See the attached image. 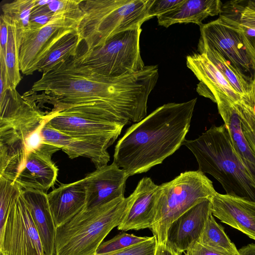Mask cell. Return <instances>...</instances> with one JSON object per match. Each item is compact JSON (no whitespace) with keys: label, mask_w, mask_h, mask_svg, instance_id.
<instances>
[{"label":"cell","mask_w":255,"mask_h":255,"mask_svg":"<svg viewBox=\"0 0 255 255\" xmlns=\"http://www.w3.org/2000/svg\"><path fill=\"white\" fill-rule=\"evenodd\" d=\"M196 102L164 104L132 125L117 142L113 162L129 176L162 163L183 145Z\"/></svg>","instance_id":"7a4b0ae2"},{"label":"cell","mask_w":255,"mask_h":255,"mask_svg":"<svg viewBox=\"0 0 255 255\" xmlns=\"http://www.w3.org/2000/svg\"><path fill=\"white\" fill-rule=\"evenodd\" d=\"M210 201L214 216L255 241V201L217 192Z\"/></svg>","instance_id":"ac0fdd59"},{"label":"cell","mask_w":255,"mask_h":255,"mask_svg":"<svg viewBox=\"0 0 255 255\" xmlns=\"http://www.w3.org/2000/svg\"><path fill=\"white\" fill-rule=\"evenodd\" d=\"M46 5L34 6L30 18V30L42 27L54 17L55 14L48 9Z\"/></svg>","instance_id":"836d02e7"},{"label":"cell","mask_w":255,"mask_h":255,"mask_svg":"<svg viewBox=\"0 0 255 255\" xmlns=\"http://www.w3.org/2000/svg\"><path fill=\"white\" fill-rule=\"evenodd\" d=\"M239 25L255 51V0H248Z\"/></svg>","instance_id":"1f68e13d"},{"label":"cell","mask_w":255,"mask_h":255,"mask_svg":"<svg viewBox=\"0 0 255 255\" xmlns=\"http://www.w3.org/2000/svg\"><path fill=\"white\" fill-rule=\"evenodd\" d=\"M0 254L3 255H45L39 234L21 192L0 232Z\"/></svg>","instance_id":"8fae6325"},{"label":"cell","mask_w":255,"mask_h":255,"mask_svg":"<svg viewBox=\"0 0 255 255\" xmlns=\"http://www.w3.org/2000/svg\"><path fill=\"white\" fill-rule=\"evenodd\" d=\"M82 42L77 30L61 37L37 64L35 71L46 73L59 63L77 56V50Z\"/></svg>","instance_id":"cb8c5ba5"},{"label":"cell","mask_w":255,"mask_h":255,"mask_svg":"<svg viewBox=\"0 0 255 255\" xmlns=\"http://www.w3.org/2000/svg\"><path fill=\"white\" fill-rule=\"evenodd\" d=\"M0 137L25 142L42 125L47 115L32 100L9 88L0 96Z\"/></svg>","instance_id":"30bf717a"},{"label":"cell","mask_w":255,"mask_h":255,"mask_svg":"<svg viewBox=\"0 0 255 255\" xmlns=\"http://www.w3.org/2000/svg\"><path fill=\"white\" fill-rule=\"evenodd\" d=\"M60 149L44 141L28 152L25 161L14 182L22 190H35L47 193L54 185L58 171L51 157L53 153Z\"/></svg>","instance_id":"7c38bea8"},{"label":"cell","mask_w":255,"mask_h":255,"mask_svg":"<svg viewBox=\"0 0 255 255\" xmlns=\"http://www.w3.org/2000/svg\"><path fill=\"white\" fill-rule=\"evenodd\" d=\"M186 65L200 81L197 87L199 95L215 103L220 98L233 103L241 99L242 97L204 53L198 52L187 56Z\"/></svg>","instance_id":"2e32d148"},{"label":"cell","mask_w":255,"mask_h":255,"mask_svg":"<svg viewBox=\"0 0 255 255\" xmlns=\"http://www.w3.org/2000/svg\"><path fill=\"white\" fill-rule=\"evenodd\" d=\"M184 0H154L150 6L148 14L151 18L159 16L175 8Z\"/></svg>","instance_id":"d590c367"},{"label":"cell","mask_w":255,"mask_h":255,"mask_svg":"<svg viewBox=\"0 0 255 255\" xmlns=\"http://www.w3.org/2000/svg\"><path fill=\"white\" fill-rule=\"evenodd\" d=\"M141 27L119 33L104 44L77 55V63L98 74L120 77L142 70L139 47Z\"/></svg>","instance_id":"52a82bcc"},{"label":"cell","mask_w":255,"mask_h":255,"mask_svg":"<svg viewBox=\"0 0 255 255\" xmlns=\"http://www.w3.org/2000/svg\"><path fill=\"white\" fill-rule=\"evenodd\" d=\"M210 199L197 203L170 225L165 245L182 255L198 242L209 216L212 213Z\"/></svg>","instance_id":"5bb4252c"},{"label":"cell","mask_w":255,"mask_h":255,"mask_svg":"<svg viewBox=\"0 0 255 255\" xmlns=\"http://www.w3.org/2000/svg\"><path fill=\"white\" fill-rule=\"evenodd\" d=\"M217 191L204 173L188 171L158 185L156 215L150 228L157 244H165L168 229L178 217L200 201L210 199Z\"/></svg>","instance_id":"8992f818"},{"label":"cell","mask_w":255,"mask_h":255,"mask_svg":"<svg viewBox=\"0 0 255 255\" xmlns=\"http://www.w3.org/2000/svg\"><path fill=\"white\" fill-rule=\"evenodd\" d=\"M36 0H14L3 4L2 14L17 23L23 32L30 30V18Z\"/></svg>","instance_id":"f1b7e54d"},{"label":"cell","mask_w":255,"mask_h":255,"mask_svg":"<svg viewBox=\"0 0 255 255\" xmlns=\"http://www.w3.org/2000/svg\"><path fill=\"white\" fill-rule=\"evenodd\" d=\"M50 210L58 228L71 220L85 208L86 192L83 178L61 184L47 194Z\"/></svg>","instance_id":"ffe728a7"},{"label":"cell","mask_w":255,"mask_h":255,"mask_svg":"<svg viewBox=\"0 0 255 255\" xmlns=\"http://www.w3.org/2000/svg\"><path fill=\"white\" fill-rule=\"evenodd\" d=\"M82 0H50L46 5L54 14L72 11L81 7Z\"/></svg>","instance_id":"e575fe53"},{"label":"cell","mask_w":255,"mask_h":255,"mask_svg":"<svg viewBox=\"0 0 255 255\" xmlns=\"http://www.w3.org/2000/svg\"><path fill=\"white\" fill-rule=\"evenodd\" d=\"M158 78L156 65L140 72L108 77L79 65L74 57L43 73L23 95L38 106H52L50 114H67L98 121L136 123L147 114L149 94Z\"/></svg>","instance_id":"6da1fadb"},{"label":"cell","mask_w":255,"mask_h":255,"mask_svg":"<svg viewBox=\"0 0 255 255\" xmlns=\"http://www.w3.org/2000/svg\"><path fill=\"white\" fill-rule=\"evenodd\" d=\"M158 185L147 177L138 183L134 191L135 198L124 219L118 227L122 231L150 229L156 215Z\"/></svg>","instance_id":"d6986e66"},{"label":"cell","mask_w":255,"mask_h":255,"mask_svg":"<svg viewBox=\"0 0 255 255\" xmlns=\"http://www.w3.org/2000/svg\"><path fill=\"white\" fill-rule=\"evenodd\" d=\"M81 8L56 14L44 26L23 32L19 50V66L25 75L33 74L39 62L61 37L77 30Z\"/></svg>","instance_id":"9c48e42d"},{"label":"cell","mask_w":255,"mask_h":255,"mask_svg":"<svg viewBox=\"0 0 255 255\" xmlns=\"http://www.w3.org/2000/svg\"><path fill=\"white\" fill-rule=\"evenodd\" d=\"M222 5L220 0H184L173 9L157 17L158 24L168 27L176 23H194L200 27L207 17L220 14Z\"/></svg>","instance_id":"603a6c76"},{"label":"cell","mask_w":255,"mask_h":255,"mask_svg":"<svg viewBox=\"0 0 255 255\" xmlns=\"http://www.w3.org/2000/svg\"><path fill=\"white\" fill-rule=\"evenodd\" d=\"M155 255H182L172 250L165 244H157Z\"/></svg>","instance_id":"f35d334b"},{"label":"cell","mask_w":255,"mask_h":255,"mask_svg":"<svg viewBox=\"0 0 255 255\" xmlns=\"http://www.w3.org/2000/svg\"><path fill=\"white\" fill-rule=\"evenodd\" d=\"M183 145L196 158L198 170L214 177L227 194L255 201V180L237 154L224 124L212 126Z\"/></svg>","instance_id":"3957f363"},{"label":"cell","mask_w":255,"mask_h":255,"mask_svg":"<svg viewBox=\"0 0 255 255\" xmlns=\"http://www.w3.org/2000/svg\"><path fill=\"white\" fill-rule=\"evenodd\" d=\"M8 19L9 36L4 57L10 88L16 89L22 79L19 66V50L23 30L17 23Z\"/></svg>","instance_id":"d4e9b609"},{"label":"cell","mask_w":255,"mask_h":255,"mask_svg":"<svg viewBox=\"0 0 255 255\" xmlns=\"http://www.w3.org/2000/svg\"><path fill=\"white\" fill-rule=\"evenodd\" d=\"M136 197L134 191L89 210H83L56 228L55 255H96L109 233L124 219Z\"/></svg>","instance_id":"277c9868"},{"label":"cell","mask_w":255,"mask_h":255,"mask_svg":"<svg viewBox=\"0 0 255 255\" xmlns=\"http://www.w3.org/2000/svg\"><path fill=\"white\" fill-rule=\"evenodd\" d=\"M149 238L150 237H138L133 234L120 233L112 239L103 242L98 247L96 255L119 251L143 242Z\"/></svg>","instance_id":"4dcf8cb0"},{"label":"cell","mask_w":255,"mask_h":255,"mask_svg":"<svg viewBox=\"0 0 255 255\" xmlns=\"http://www.w3.org/2000/svg\"><path fill=\"white\" fill-rule=\"evenodd\" d=\"M127 172L113 162L96 168L83 178L86 192L83 210H89L124 197Z\"/></svg>","instance_id":"4fadbf2b"},{"label":"cell","mask_w":255,"mask_h":255,"mask_svg":"<svg viewBox=\"0 0 255 255\" xmlns=\"http://www.w3.org/2000/svg\"><path fill=\"white\" fill-rule=\"evenodd\" d=\"M233 105L240 119L243 133L255 151V77L250 91Z\"/></svg>","instance_id":"83f0119b"},{"label":"cell","mask_w":255,"mask_h":255,"mask_svg":"<svg viewBox=\"0 0 255 255\" xmlns=\"http://www.w3.org/2000/svg\"><path fill=\"white\" fill-rule=\"evenodd\" d=\"M8 18L1 14L0 19V53L5 57L9 36Z\"/></svg>","instance_id":"8d00e7d4"},{"label":"cell","mask_w":255,"mask_h":255,"mask_svg":"<svg viewBox=\"0 0 255 255\" xmlns=\"http://www.w3.org/2000/svg\"><path fill=\"white\" fill-rule=\"evenodd\" d=\"M216 103L237 154L255 180V151L243 133L233 103L223 98L217 99Z\"/></svg>","instance_id":"7402d4cb"},{"label":"cell","mask_w":255,"mask_h":255,"mask_svg":"<svg viewBox=\"0 0 255 255\" xmlns=\"http://www.w3.org/2000/svg\"><path fill=\"white\" fill-rule=\"evenodd\" d=\"M154 0H87L81 5L82 16L77 31L91 50L104 44L121 32L141 27L150 19Z\"/></svg>","instance_id":"5b68a950"},{"label":"cell","mask_w":255,"mask_h":255,"mask_svg":"<svg viewBox=\"0 0 255 255\" xmlns=\"http://www.w3.org/2000/svg\"><path fill=\"white\" fill-rule=\"evenodd\" d=\"M238 255H255V243L248 244L239 250Z\"/></svg>","instance_id":"ab89813d"},{"label":"cell","mask_w":255,"mask_h":255,"mask_svg":"<svg viewBox=\"0 0 255 255\" xmlns=\"http://www.w3.org/2000/svg\"><path fill=\"white\" fill-rule=\"evenodd\" d=\"M47 194L35 190H22L21 191L39 234L45 255H55L56 228Z\"/></svg>","instance_id":"44dd1931"},{"label":"cell","mask_w":255,"mask_h":255,"mask_svg":"<svg viewBox=\"0 0 255 255\" xmlns=\"http://www.w3.org/2000/svg\"><path fill=\"white\" fill-rule=\"evenodd\" d=\"M0 254V255H2V254Z\"/></svg>","instance_id":"60d3db41"},{"label":"cell","mask_w":255,"mask_h":255,"mask_svg":"<svg viewBox=\"0 0 255 255\" xmlns=\"http://www.w3.org/2000/svg\"><path fill=\"white\" fill-rule=\"evenodd\" d=\"M46 114L47 123L58 131L68 135L95 140L110 146L118 138L125 126L67 114Z\"/></svg>","instance_id":"9a60e30c"},{"label":"cell","mask_w":255,"mask_h":255,"mask_svg":"<svg viewBox=\"0 0 255 255\" xmlns=\"http://www.w3.org/2000/svg\"><path fill=\"white\" fill-rule=\"evenodd\" d=\"M197 242L223 254L239 255V250L226 235L223 227L217 223L212 213L209 216Z\"/></svg>","instance_id":"484cf974"},{"label":"cell","mask_w":255,"mask_h":255,"mask_svg":"<svg viewBox=\"0 0 255 255\" xmlns=\"http://www.w3.org/2000/svg\"><path fill=\"white\" fill-rule=\"evenodd\" d=\"M22 189L15 182L0 176V232Z\"/></svg>","instance_id":"f546056e"},{"label":"cell","mask_w":255,"mask_h":255,"mask_svg":"<svg viewBox=\"0 0 255 255\" xmlns=\"http://www.w3.org/2000/svg\"><path fill=\"white\" fill-rule=\"evenodd\" d=\"M185 255H228L208 248L198 242L195 243L187 251Z\"/></svg>","instance_id":"74e56055"},{"label":"cell","mask_w":255,"mask_h":255,"mask_svg":"<svg viewBox=\"0 0 255 255\" xmlns=\"http://www.w3.org/2000/svg\"><path fill=\"white\" fill-rule=\"evenodd\" d=\"M198 53L206 55L241 97L250 91L252 84L217 50L212 48L203 47L198 48Z\"/></svg>","instance_id":"4316f807"},{"label":"cell","mask_w":255,"mask_h":255,"mask_svg":"<svg viewBox=\"0 0 255 255\" xmlns=\"http://www.w3.org/2000/svg\"><path fill=\"white\" fill-rule=\"evenodd\" d=\"M157 243L155 237L126 249L101 255H155Z\"/></svg>","instance_id":"d6a6232c"},{"label":"cell","mask_w":255,"mask_h":255,"mask_svg":"<svg viewBox=\"0 0 255 255\" xmlns=\"http://www.w3.org/2000/svg\"><path fill=\"white\" fill-rule=\"evenodd\" d=\"M239 22L219 16L203 24L198 48L207 47L217 50L252 84L255 77V51Z\"/></svg>","instance_id":"ba28073f"},{"label":"cell","mask_w":255,"mask_h":255,"mask_svg":"<svg viewBox=\"0 0 255 255\" xmlns=\"http://www.w3.org/2000/svg\"><path fill=\"white\" fill-rule=\"evenodd\" d=\"M47 119L41 129L44 142L58 146L71 159L79 156L89 158L96 168L107 165L110 159L107 151L109 145L95 140L62 133L53 128Z\"/></svg>","instance_id":"e0dca14e"}]
</instances>
